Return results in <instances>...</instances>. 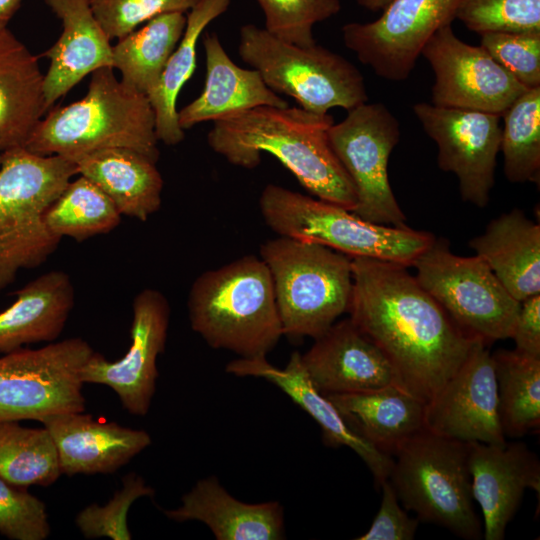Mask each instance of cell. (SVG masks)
<instances>
[{"mask_svg":"<svg viewBox=\"0 0 540 540\" xmlns=\"http://www.w3.org/2000/svg\"><path fill=\"white\" fill-rule=\"evenodd\" d=\"M351 267L349 318L386 356L397 386L426 404L480 339L464 332L407 266L354 257Z\"/></svg>","mask_w":540,"mask_h":540,"instance_id":"1","label":"cell"},{"mask_svg":"<svg viewBox=\"0 0 540 540\" xmlns=\"http://www.w3.org/2000/svg\"><path fill=\"white\" fill-rule=\"evenodd\" d=\"M334 120L301 107L259 106L213 122L207 143L229 163L253 169L277 158L318 199L352 211L356 191L328 138Z\"/></svg>","mask_w":540,"mask_h":540,"instance_id":"2","label":"cell"},{"mask_svg":"<svg viewBox=\"0 0 540 540\" xmlns=\"http://www.w3.org/2000/svg\"><path fill=\"white\" fill-rule=\"evenodd\" d=\"M187 310L192 330L209 346L240 358L266 357L283 336L271 274L252 254L200 274Z\"/></svg>","mask_w":540,"mask_h":540,"instance_id":"3","label":"cell"},{"mask_svg":"<svg viewBox=\"0 0 540 540\" xmlns=\"http://www.w3.org/2000/svg\"><path fill=\"white\" fill-rule=\"evenodd\" d=\"M155 115L147 96L126 87L112 67L91 74L86 95L50 109L25 148L71 160L103 149L126 148L159 158Z\"/></svg>","mask_w":540,"mask_h":540,"instance_id":"4","label":"cell"},{"mask_svg":"<svg viewBox=\"0 0 540 540\" xmlns=\"http://www.w3.org/2000/svg\"><path fill=\"white\" fill-rule=\"evenodd\" d=\"M78 174L76 163L61 155H41L25 147L2 152L0 163V290L21 269L44 263L61 238L45 213Z\"/></svg>","mask_w":540,"mask_h":540,"instance_id":"5","label":"cell"},{"mask_svg":"<svg viewBox=\"0 0 540 540\" xmlns=\"http://www.w3.org/2000/svg\"><path fill=\"white\" fill-rule=\"evenodd\" d=\"M283 335L316 338L348 311L351 258L324 245L280 236L261 244Z\"/></svg>","mask_w":540,"mask_h":540,"instance_id":"6","label":"cell"},{"mask_svg":"<svg viewBox=\"0 0 540 540\" xmlns=\"http://www.w3.org/2000/svg\"><path fill=\"white\" fill-rule=\"evenodd\" d=\"M259 208L265 223L278 235L314 242L350 258L367 257L412 266L435 236L408 226L366 221L329 202L276 184L264 187Z\"/></svg>","mask_w":540,"mask_h":540,"instance_id":"7","label":"cell"},{"mask_svg":"<svg viewBox=\"0 0 540 540\" xmlns=\"http://www.w3.org/2000/svg\"><path fill=\"white\" fill-rule=\"evenodd\" d=\"M468 456L469 442L424 428L392 455L388 481L403 506L414 511L418 520L476 540L483 536V528L474 509Z\"/></svg>","mask_w":540,"mask_h":540,"instance_id":"8","label":"cell"},{"mask_svg":"<svg viewBox=\"0 0 540 540\" xmlns=\"http://www.w3.org/2000/svg\"><path fill=\"white\" fill-rule=\"evenodd\" d=\"M238 54L272 91L292 97L309 112L349 111L368 101L357 67L317 43L298 46L278 39L264 27L245 24L239 31Z\"/></svg>","mask_w":540,"mask_h":540,"instance_id":"9","label":"cell"},{"mask_svg":"<svg viewBox=\"0 0 540 540\" xmlns=\"http://www.w3.org/2000/svg\"><path fill=\"white\" fill-rule=\"evenodd\" d=\"M415 278L468 335L489 344L511 338L518 302L477 255L454 254L435 237L412 264Z\"/></svg>","mask_w":540,"mask_h":540,"instance_id":"10","label":"cell"},{"mask_svg":"<svg viewBox=\"0 0 540 540\" xmlns=\"http://www.w3.org/2000/svg\"><path fill=\"white\" fill-rule=\"evenodd\" d=\"M95 351L79 337L0 357V422L85 411L81 369Z\"/></svg>","mask_w":540,"mask_h":540,"instance_id":"11","label":"cell"},{"mask_svg":"<svg viewBox=\"0 0 540 540\" xmlns=\"http://www.w3.org/2000/svg\"><path fill=\"white\" fill-rule=\"evenodd\" d=\"M400 134L398 120L384 104L367 102L328 130L330 145L355 187L352 212L366 221L407 226L388 179V161Z\"/></svg>","mask_w":540,"mask_h":540,"instance_id":"12","label":"cell"},{"mask_svg":"<svg viewBox=\"0 0 540 540\" xmlns=\"http://www.w3.org/2000/svg\"><path fill=\"white\" fill-rule=\"evenodd\" d=\"M461 0H393L374 21L341 28L344 45L379 77L403 81L426 42L451 25Z\"/></svg>","mask_w":540,"mask_h":540,"instance_id":"13","label":"cell"},{"mask_svg":"<svg viewBox=\"0 0 540 540\" xmlns=\"http://www.w3.org/2000/svg\"><path fill=\"white\" fill-rule=\"evenodd\" d=\"M413 112L437 145L438 167L455 174L464 201L487 206L500 151V115L417 103Z\"/></svg>","mask_w":540,"mask_h":540,"instance_id":"14","label":"cell"},{"mask_svg":"<svg viewBox=\"0 0 540 540\" xmlns=\"http://www.w3.org/2000/svg\"><path fill=\"white\" fill-rule=\"evenodd\" d=\"M435 82L432 104L502 115L527 90L480 45L463 42L451 25L439 29L421 54Z\"/></svg>","mask_w":540,"mask_h":540,"instance_id":"15","label":"cell"},{"mask_svg":"<svg viewBox=\"0 0 540 540\" xmlns=\"http://www.w3.org/2000/svg\"><path fill=\"white\" fill-rule=\"evenodd\" d=\"M169 322L166 297L152 288L139 292L132 303L129 349L116 361L94 352L81 369L82 382L110 387L125 410L145 416L156 391L157 360L165 350Z\"/></svg>","mask_w":540,"mask_h":540,"instance_id":"16","label":"cell"},{"mask_svg":"<svg viewBox=\"0 0 540 540\" xmlns=\"http://www.w3.org/2000/svg\"><path fill=\"white\" fill-rule=\"evenodd\" d=\"M425 428L463 442L504 444L497 380L488 344L477 340L466 359L425 404Z\"/></svg>","mask_w":540,"mask_h":540,"instance_id":"17","label":"cell"},{"mask_svg":"<svg viewBox=\"0 0 540 540\" xmlns=\"http://www.w3.org/2000/svg\"><path fill=\"white\" fill-rule=\"evenodd\" d=\"M474 500L483 514V537L502 540L527 488L540 491V463L526 444L469 442Z\"/></svg>","mask_w":540,"mask_h":540,"instance_id":"18","label":"cell"},{"mask_svg":"<svg viewBox=\"0 0 540 540\" xmlns=\"http://www.w3.org/2000/svg\"><path fill=\"white\" fill-rule=\"evenodd\" d=\"M301 354L302 365L324 395L359 393L397 386L386 356L350 318L334 322Z\"/></svg>","mask_w":540,"mask_h":540,"instance_id":"19","label":"cell"},{"mask_svg":"<svg viewBox=\"0 0 540 540\" xmlns=\"http://www.w3.org/2000/svg\"><path fill=\"white\" fill-rule=\"evenodd\" d=\"M225 370L239 377L264 378L277 386L318 423L327 446H347L352 449L368 466L378 486L388 479L393 457L376 449L347 425L334 404L312 384L298 351L291 354L282 369L273 366L264 357L238 358L229 362Z\"/></svg>","mask_w":540,"mask_h":540,"instance_id":"20","label":"cell"},{"mask_svg":"<svg viewBox=\"0 0 540 540\" xmlns=\"http://www.w3.org/2000/svg\"><path fill=\"white\" fill-rule=\"evenodd\" d=\"M51 434L62 474H110L151 445L145 430L95 419L83 412H67L41 421Z\"/></svg>","mask_w":540,"mask_h":540,"instance_id":"21","label":"cell"},{"mask_svg":"<svg viewBox=\"0 0 540 540\" xmlns=\"http://www.w3.org/2000/svg\"><path fill=\"white\" fill-rule=\"evenodd\" d=\"M45 3L63 27L58 40L42 54L49 59L43 83L45 106L49 111L84 77L100 68L112 67L113 52L90 0H45Z\"/></svg>","mask_w":540,"mask_h":540,"instance_id":"22","label":"cell"},{"mask_svg":"<svg viewBox=\"0 0 540 540\" xmlns=\"http://www.w3.org/2000/svg\"><path fill=\"white\" fill-rule=\"evenodd\" d=\"M202 43L206 66L204 88L197 98L178 110V122L184 131L259 106H289L265 84L257 70L236 65L215 32L205 33Z\"/></svg>","mask_w":540,"mask_h":540,"instance_id":"23","label":"cell"},{"mask_svg":"<svg viewBox=\"0 0 540 540\" xmlns=\"http://www.w3.org/2000/svg\"><path fill=\"white\" fill-rule=\"evenodd\" d=\"M163 513L176 522L200 521L217 540H280L284 511L278 501L245 503L231 494L215 476L200 479L181 498V505Z\"/></svg>","mask_w":540,"mask_h":540,"instance_id":"24","label":"cell"},{"mask_svg":"<svg viewBox=\"0 0 540 540\" xmlns=\"http://www.w3.org/2000/svg\"><path fill=\"white\" fill-rule=\"evenodd\" d=\"M469 246L518 302L540 294V225L523 211L491 220Z\"/></svg>","mask_w":540,"mask_h":540,"instance_id":"25","label":"cell"},{"mask_svg":"<svg viewBox=\"0 0 540 540\" xmlns=\"http://www.w3.org/2000/svg\"><path fill=\"white\" fill-rule=\"evenodd\" d=\"M15 295L16 300L0 312V352L56 340L75 303L69 275L62 270L48 271L28 282Z\"/></svg>","mask_w":540,"mask_h":540,"instance_id":"26","label":"cell"},{"mask_svg":"<svg viewBox=\"0 0 540 540\" xmlns=\"http://www.w3.org/2000/svg\"><path fill=\"white\" fill-rule=\"evenodd\" d=\"M38 58L8 29L0 31V151L25 147L47 112Z\"/></svg>","mask_w":540,"mask_h":540,"instance_id":"27","label":"cell"},{"mask_svg":"<svg viewBox=\"0 0 540 540\" xmlns=\"http://www.w3.org/2000/svg\"><path fill=\"white\" fill-rule=\"evenodd\" d=\"M326 396L356 434L390 456L425 428V403L396 385Z\"/></svg>","mask_w":540,"mask_h":540,"instance_id":"28","label":"cell"},{"mask_svg":"<svg viewBox=\"0 0 540 540\" xmlns=\"http://www.w3.org/2000/svg\"><path fill=\"white\" fill-rule=\"evenodd\" d=\"M78 174L98 186L121 215L146 221L161 206L163 179L156 162L126 148L91 152L73 160Z\"/></svg>","mask_w":540,"mask_h":540,"instance_id":"29","label":"cell"},{"mask_svg":"<svg viewBox=\"0 0 540 540\" xmlns=\"http://www.w3.org/2000/svg\"><path fill=\"white\" fill-rule=\"evenodd\" d=\"M231 0H200L188 11L184 33L168 59L157 86L147 95L159 141L176 145L185 134L178 122V95L196 68L197 43L206 27L224 14Z\"/></svg>","mask_w":540,"mask_h":540,"instance_id":"30","label":"cell"},{"mask_svg":"<svg viewBox=\"0 0 540 540\" xmlns=\"http://www.w3.org/2000/svg\"><path fill=\"white\" fill-rule=\"evenodd\" d=\"M186 22L185 13H164L118 39L112 46V67L119 71L121 82L147 96L157 86Z\"/></svg>","mask_w":540,"mask_h":540,"instance_id":"31","label":"cell"},{"mask_svg":"<svg viewBox=\"0 0 540 540\" xmlns=\"http://www.w3.org/2000/svg\"><path fill=\"white\" fill-rule=\"evenodd\" d=\"M492 354L497 380L498 413L505 436L522 437L540 427V358L517 350Z\"/></svg>","mask_w":540,"mask_h":540,"instance_id":"32","label":"cell"},{"mask_svg":"<svg viewBox=\"0 0 540 540\" xmlns=\"http://www.w3.org/2000/svg\"><path fill=\"white\" fill-rule=\"evenodd\" d=\"M61 475L56 445L47 428L0 422V478L26 488L49 486Z\"/></svg>","mask_w":540,"mask_h":540,"instance_id":"33","label":"cell"},{"mask_svg":"<svg viewBox=\"0 0 540 540\" xmlns=\"http://www.w3.org/2000/svg\"><path fill=\"white\" fill-rule=\"evenodd\" d=\"M121 216L112 200L80 175L49 206L45 222L57 237L81 241L110 232L119 225Z\"/></svg>","mask_w":540,"mask_h":540,"instance_id":"34","label":"cell"},{"mask_svg":"<svg viewBox=\"0 0 540 540\" xmlns=\"http://www.w3.org/2000/svg\"><path fill=\"white\" fill-rule=\"evenodd\" d=\"M500 151L511 183L540 182V87L527 89L501 115Z\"/></svg>","mask_w":540,"mask_h":540,"instance_id":"35","label":"cell"},{"mask_svg":"<svg viewBox=\"0 0 540 540\" xmlns=\"http://www.w3.org/2000/svg\"><path fill=\"white\" fill-rule=\"evenodd\" d=\"M455 19L479 35L540 33V0H461Z\"/></svg>","mask_w":540,"mask_h":540,"instance_id":"36","label":"cell"},{"mask_svg":"<svg viewBox=\"0 0 540 540\" xmlns=\"http://www.w3.org/2000/svg\"><path fill=\"white\" fill-rule=\"evenodd\" d=\"M265 17L264 28L278 39L302 47L316 44L315 24L336 15L339 0H256Z\"/></svg>","mask_w":540,"mask_h":540,"instance_id":"37","label":"cell"},{"mask_svg":"<svg viewBox=\"0 0 540 540\" xmlns=\"http://www.w3.org/2000/svg\"><path fill=\"white\" fill-rule=\"evenodd\" d=\"M154 493V489L141 476L129 473L123 478L122 488L115 492L108 503L86 506L76 516L75 523L85 538L130 540L132 534L127 524L130 507L137 499L152 497Z\"/></svg>","mask_w":540,"mask_h":540,"instance_id":"38","label":"cell"},{"mask_svg":"<svg viewBox=\"0 0 540 540\" xmlns=\"http://www.w3.org/2000/svg\"><path fill=\"white\" fill-rule=\"evenodd\" d=\"M480 46L521 85L540 87V33L487 32Z\"/></svg>","mask_w":540,"mask_h":540,"instance_id":"39","label":"cell"},{"mask_svg":"<svg viewBox=\"0 0 540 540\" xmlns=\"http://www.w3.org/2000/svg\"><path fill=\"white\" fill-rule=\"evenodd\" d=\"M50 531L45 503L0 478V534L12 540H45Z\"/></svg>","mask_w":540,"mask_h":540,"instance_id":"40","label":"cell"},{"mask_svg":"<svg viewBox=\"0 0 540 540\" xmlns=\"http://www.w3.org/2000/svg\"><path fill=\"white\" fill-rule=\"evenodd\" d=\"M200 0H90L91 9L110 40L120 39L152 18L186 13Z\"/></svg>","mask_w":540,"mask_h":540,"instance_id":"41","label":"cell"},{"mask_svg":"<svg viewBox=\"0 0 540 540\" xmlns=\"http://www.w3.org/2000/svg\"><path fill=\"white\" fill-rule=\"evenodd\" d=\"M382 488L381 505L369 530L357 540H411L414 539L418 519L411 518L399 505L398 497L387 480Z\"/></svg>","mask_w":540,"mask_h":540,"instance_id":"42","label":"cell"},{"mask_svg":"<svg viewBox=\"0 0 540 540\" xmlns=\"http://www.w3.org/2000/svg\"><path fill=\"white\" fill-rule=\"evenodd\" d=\"M511 338L515 350L540 358V294L521 302Z\"/></svg>","mask_w":540,"mask_h":540,"instance_id":"43","label":"cell"},{"mask_svg":"<svg viewBox=\"0 0 540 540\" xmlns=\"http://www.w3.org/2000/svg\"><path fill=\"white\" fill-rule=\"evenodd\" d=\"M20 3L21 0H0V31L7 28Z\"/></svg>","mask_w":540,"mask_h":540,"instance_id":"44","label":"cell"},{"mask_svg":"<svg viewBox=\"0 0 540 540\" xmlns=\"http://www.w3.org/2000/svg\"><path fill=\"white\" fill-rule=\"evenodd\" d=\"M392 1L393 0H356L358 5L372 12L382 11Z\"/></svg>","mask_w":540,"mask_h":540,"instance_id":"45","label":"cell"},{"mask_svg":"<svg viewBox=\"0 0 540 540\" xmlns=\"http://www.w3.org/2000/svg\"><path fill=\"white\" fill-rule=\"evenodd\" d=\"M2 151H0V163H1Z\"/></svg>","mask_w":540,"mask_h":540,"instance_id":"46","label":"cell"}]
</instances>
